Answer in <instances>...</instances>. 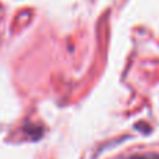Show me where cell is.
Wrapping results in <instances>:
<instances>
[{
  "label": "cell",
  "mask_w": 159,
  "mask_h": 159,
  "mask_svg": "<svg viewBox=\"0 0 159 159\" xmlns=\"http://www.w3.org/2000/svg\"><path fill=\"white\" fill-rule=\"evenodd\" d=\"M134 159H147V158H134Z\"/></svg>",
  "instance_id": "obj_1"
}]
</instances>
